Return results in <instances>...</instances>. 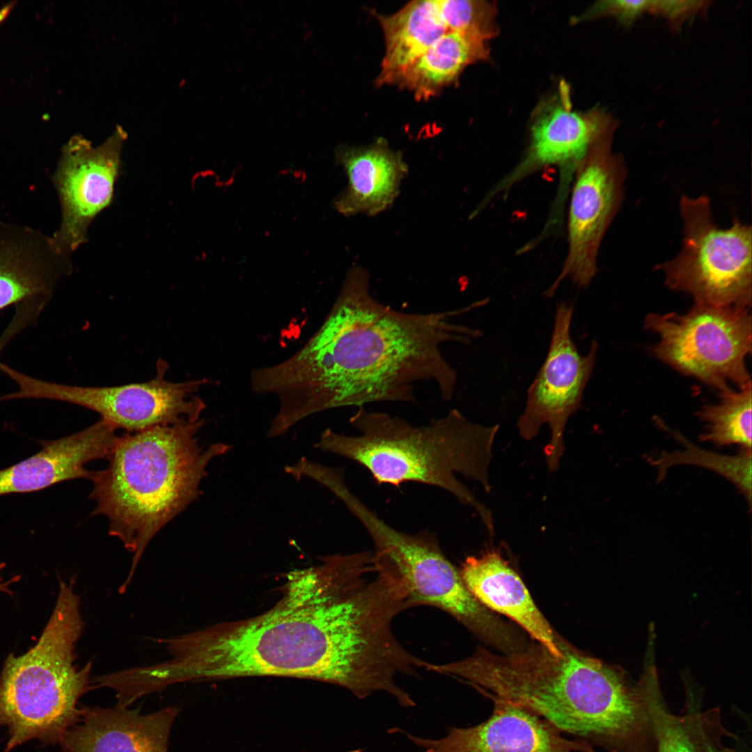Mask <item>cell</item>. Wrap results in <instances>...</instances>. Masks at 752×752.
<instances>
[{
    "label": "cell",
    "instance_id": "7a4b0ae2",
    "mask_svg": "<svg viewBox=\"0 0 752 752\" xmlns=\"http://www.w3.org/2000/svg\"><path fill=\"white\" fill-rule=\"evenodd\" d=\"M474 308L397 311L371 295L366 269L351 267L329 313L308 340L285 360L251 373V390L279 402L267 437H280L309 416L332 409L412 402L415 386L423 382L434 384L442 400H450L457 372L444 348L479 335L455 322Z\"/></svg>",
    "mask_w": 752,
    "mask_h": 752
},
{
    "label": "cell",
    "instance_id": "d6986e66",
    "mask_svg": "<svg viewBox=\"0 0 752 752\" xmlns=\"http://www.w3.org/2000/svg\"><path fill=\"white\" fill-rule=\"evenodd\" d=\"M459 571L468 590L483 606L514 620L552 655H562L558 637L499 551L468 557Z\"/></svg>",
    "mask_w": 752,
    "mask_h": 752
},
{
    "label": "cell",
    "instance_id": "4fadbf2b",
    "mask_svg": "<svg viewBox=\"0 0 752 752\" xmlns=\"http://www.w3.org/2000/svg\"><path fill=\"white\" fill-rule=\"evenodd\" d=\"M125 134L120 129L93 147L76 136L63 148L53 175L61 210L59 228L52 236L59 251L69 256L88 240V228L109 206L120 166Z\"/></svg>",
    "mask_w": 752,
    "mask_h": 752
},
{
    "label": "cell",
    "instance_id": "d4e9b609",
    "mask_svg": "<svg viewBox=\"0 0 752 752\" xmlns=\"http://www.w3.org/2000/svg\"><path fill=\"white\" fill-rule=\"evenodd\" d=\"M684 446L681 451H664L651 461L657 467L658 480H662L668 468L676 464H692L706 467L734 483L744 494L751 506V449H743L737 455H725L700 448L682 434L665 427Z\"/></svg>",
    "mask_w": 752,
    "mask_h": 752
},
{
    "label": "cell",
    "instance_id": "5b68a950",
    "mask_svg": "<svg viewBox=\"0 0 752 752\" xmlns=\"http://www.w3.org/2000/svg\"><path fill=\"white\" fill-rule=\"evenodd\" d=\"M357 436L330 428L320 434L315 447L340 455L366 468L379 485L399 486L416 482L448 492L471 507L490 535L492 513L457 477L479 483L491 491L489 467L499 425L485 426L469 421L458 409L424 425L363 407L350 418Z\"/></svg>",
    "mask_w": 752,
    "mask_h": 752
},
{
    "label": "cell",
    "instance_id": "52a82bcc",
    "mask_svg": "<svg viewBox=\"0 0 752 752\" xmlns=\"http://www.w3.org/2000/svg\"><path fill=\"white\" fill-rule=\"evenodd\" d=\"M705 195L680 201L684 237L679 253L657 265L671 290L695 304L748 309L751 304L752 232L735 218L728 228L715 224Z\"/></svg>",
    "mask_w": 752,
    "mask_h": 752
},
{
    "label": "cell",
    "instance_id": "8fae6325",
    "mask_svg": "<svg viewBox=\"0 0 752 752\" xmlns=\"http://www.w3.org/2000/svg\"><path fill=\"white\" fill-rule=\"evenodd\" d=\"M573 313L571 304L562 302L556 306L547 357L528 390L526 407L517 421L519 433L527 441L538 436L542 425H549L551 438L544 451L551 472L559 467L565 452V428L581 405L597 350L594 340L587 354L579 352L570 336Z\"/></svg>",
    "mask_w": 752,
    "mask_h": 752
},
{
    "label": "cell",
    "instance_id": "30bf717a",
    "mask_svg": "<svg viewBox=\"0 0 752 752\" xmlns=\"http://www.w3.org/2000/svg\"><path fill=\"white\" fill-rule=\"evenodd\" d=\"M368 533L375 558L403 581L414 607L438 608L479 636L510 642L506 629L470 593L434 534L404 533L383 520L374 523Z\"/></svg>",
    "mask_w": 752,
    "mask_h": 752
},
{
    "label": "cell",
    "instance_id": "484cf974",
    "mask_svg": "<svg viewBox=\"0 0 752 752\" xmlns=\"http://www.w3.org/2000/svg\"><path fill=\"white\" fill-rule=\"evenodd\" d=\"M440 16L451 31L479 33L492 38L496 33L493 24L494 5L485 1L437 0Z\"/></svg>",
    "mask_w": 752,
    "mask_h": 752
},
{
    "label": "cell",
    "instance_id": "44dd1931",
    "mask_svg": "<svg viewBox=\"0 0 752 752\" xmlns=\"http://www.w3.org/2000/svg\"><path fill=\"white\" fill-rule=\"evenodd\" d=\"M489 39L479 33L450 31L385 84L406 88L418 101L428 100L455 83L466 67L485 61Z\"/></svg>",
    "mask_w": 752,
    "mask_h": 752
},
{
    "label": "cell",
    "instance_id": "4dcf8cb0",
    "mask_svg": "<svg viewBox=\"0 0 752 752\" xmlns=\"http://www.w3.org/2000/svg\"><path fill=\"white\" fill-rule=\"evenodd\" d=\"M15 3V1H10L0 9V23L8 16Z\"/></svg>",
    "mask_w": 752,
    "mask_h": 752
},
{
    "label": "cell",
    "instance_id": "4316f807",
    "mask_svg": "<svg viewBox=\"0 0 752 752\" xmlns=\"http://www.w3.org/2000/svg\"><path fill=\"white\" fill-rule=\"evenodd\" d=\"M709 1L652 0L648 15L664 19L673 31H679L689 20L705 14Z\"/></svg>",
    "mask_w": 752,
    "mask_h": 752
},
{
    "label": "cell",
    "instance_id": "ffe728a7",
    "mask_svg": "<svg viewBox=\"0 0 752 752\" xmlns=\"http://www.w3.org/2000/svg\"><path fill=\"white\" fill-rule=\"evenodd\" d=\"M336 162L346 173L348 184L334 201V209L350 217L375 216L391 206L400 192L407 166L400 152L384 139L362 147L339 146Z\"/></svg>",
    "mask_w": 752,
    "mask_h": 752
},
{
    "label": "cell",
    "instance_id": "2e32d148",
    "mask_svg": "<svg viewBox=\"0 0 752 752\" xmlns=\"http://www.w3.org/2000/svg\"><path fill=\"white\" fill-rule=\"evenodd\" d=\"M177 707L143 714L116 704L81 707L78 720L66 732L59 752H169Z\"/></svg>",
    "mask_w": 752,
    "mask_h": 752
},
{
    "label": "cell",
    "instance_id": "cb8c5ba5",
    "mask_svg": "<svg viewBox=\"0 0 752 752\" xmlns=\"http://www.w3.org/2000/svg\"><path fill=\"white\" fill-rule=\"evenodd\" d=\"M716 403L706 405L697 415L705 425L702 441L718 446L737 444L751 449V383L733 390L720 391Z\"/></svg>",
    "mask_w": 752,
    "mask_h": 752
},
{
    "label": "cell",
    "instance_id": "ac0fdd59",
    "mask_svg": "<svg viewBox=\"0 0 752 752\" xmlns=\"http://www.w3.org/2000/svg\"><path fill=\"white\" fill-rule=\"evenodd\" d=\"M71 271L69 256L58 250L52 237L0 221V311L31 299H51Z\"/></svg>",
    "mask_w": 752,
    "mask_h": 752
},
{
    "label": "cell",
    "instance_id": "9c48e42d",
    "mask_svg": "<svg viewBox=\"0 0 752 752\" xmlns=\"http://www.w3.org/2000/svg\"><path fill=\"white\" fill-rule=\"evenodd\" d=\"M167 369L161 361L155 375L147 382L86 386L42 380L4 364L1 372L17 384V391L1 395L0 401L27 398L70 403L99 414L117 430L128 432L201 420L206 405L197 393L207 380L171 382L166 377Z\"/></svg>",
    "mask_w": 752,
    "mask_h": 752
},
{
    "label": "cell",
    "instance_id": "9a60e30c",
    "mask_svg": "<svg viewBox=\"0 0 752 752\" xmlns=\"http://www.w3.org/2000/svg\"><path fill=\"white\" fill-rule=\"evenodd\" d=\"M618 127V120L602 109L573 111L563 86L535 118L526 157L496 189L503 190L545 166L577 167L597 143L613 137Z\"/></svg>",
    "mask_w": 752,
    "mask_h": 752
},
{
    "label": "cell",
    "instance_id": "83f0119b",
    "mask_svg": "<svg viewBox=\"0 0 752 752\" xmlns=\"http://www.w3.org/2000/svg\"><path fill=\"white\" fill-rule=\"evenodd\" d=\"M650 0H605L593 5L581 17L592 19L611 17L625 28H629L643 15L648 14Z\"/></svg>",
    "mask_w": 752,
    "mask_h": 752
},
{
    "label": "cell",
    "instance_id": "5bb4252c",
    "mask_svg": "<svg viewBox=\"0 0 752 752\" xmlns=\"http://www.w3.org/2000/svg\"><path fill=\"white\" fill-rule=\"evenodd\" d=\"M491 716L467 728H452L439 739L398 729L421 752H595L592 746L570 739L533 712L494 698Z\"/></svg>",
    "mask_w": 752,
    "mask_h": 752
},
{
    "label": "cell",
    "instance_id": "f1b7e54d",
    "mask_svg": "<svg viewBox=\"0 0 752 752\" xmlns=\"http://www.w3.org/2000/svg\"><path fill=\"white\" fill-rule=\"evenodd\" d=\"M26 328H27L26 321L20 316L14 315L11 322L0 336V354L7 345Z\"/></svg>",
    "mask_w": 752,
    "mask_h": 752
},
{
    "label": "cell",
    "instance_id": "8992f818",
    "mask_svg": "<svg viewBox=\"0 0 752 752\" xmlns=\"http://www.w3.org/2000/svg\"><path fill=\"white\" fill-rule=\"evenodd\" d=\"M84 622L74 580H60L54 609L37 643L6 658L0 675V727L6 751L37 739L58 744L78 720V702L91 688L92 662L77 668L75 647Z\"/></svg>",
    "mask_w": 752,
    "mask_h": 752
},
{
    "label": "cell",
    "instance_id": "3957f363",
    "mask_svg": "<svg viewBox=\"0 0 752 752\" xmlns=\"http://www.w3.org/2000/svg\"><path fill=\"white\" fill-rule=\"evenodd\" d=\"M544 647L498 655L479 649L451 662L449 674L537 714L561 733L609 752H645L652 735L643 691L621 674L558 638Z\"/></svg>",
    "mask_w": 752,
    "mask_h": 752
},
{
    "label": "cell",
    "instance_id": "ba28073f",
    "mask_svg": "<svg viewBox=\"0 0 752 752\" xmlns=\"http://www.w3.org/2000/svg\"><path fill=\"white\" fill-rule=\"evenodd\" d=\"M656 334L652 352L684 375L719 391L751 383L746 360L751 351L748 309L694 304L684 314L650 313L644 320Z\"/></svg>",
    "mask_w": 752,
    "mask_h": 752
},
{
    "label": "cell",
    "instance_id": "e0dca14e",
    "mask_svg": "<svg viewBox=\"0 0 752 752\" xmlns=\"http://www.w3.org/2000/svg\"><path fill=\"white\" fill-rule=\"evenodd\" d=\"M117 429L100 419L69 436L42 442V449L0 470V496L39 491L77 478L93 480L97 471L86 469L91 461L109 457L118 436Z\"/></svg>",
    "mask_w": 752,
    "mask_h": 752
},
{
    "label": "cell",
    "instance_id": "7c38bea8",
    "mask_svg": "<svg viewBox=\"0 0 752 752\" xmlns=\"http://www.w3.org/2000/svg\"><path fill=\"white\" fill-rule=\"evenodd\" d=\"M613 137L597 143L577 166L568 217V252L563 270L545 292L551 297L566 277L586 287L597 273L603 237L624 197L627 170L611 150Z\"/></svg>",
    "mask_w": 752,
    "mask_h": 752
},
{
    "label": "cell",
    "instance_id": "603a6c76",
    "mask_svg": "<svg viewBox=\"0 0 752 752\" xmlns=\"http://www.w3.org/2000/svg\"><path fill=\"white\" fill-rule=\"evenodd\" d=\"M657 752H716L699 714L677 716L663 703L654 670L641 680Z\"/></svg>",
    "mask_w": 752,
    "mask_h": 752
},
{
    "label": "cell",
    "instance_id": "6da1fadb",
    "mask_svg": "<svg viewBox=\"0 0 752 752\" xmlns=\"http://www.w3.org/2000/svg\"><path fill=\"white\" fill-rule=\"evenodd\" d=\"M320 560L288 573L282 597L266 612L182 635L187 679L290 677L369 696L394 657L392 605L357 555Z\"/></svg>",
    "mask_w": 752,
    "mask_h": 752
},
{
    "label": "cell",
    "instance_id": "277c9868",
    "mask_svg": "<svg viewBox=\"0 0 752 752\" xmlns=\"http://www.w3.org/2000/svg\"><path fill=\"white\" fill-rule=\"evenodd\" d=\"M203 423L201 418L119 436L107 468L92 480L93 515L105 516L109 535L133 554L120 594L152 538L197 499L209 463L232 448L221 442L201 446L197 434Z\"/></svg>",
    "mask_w": 752,
    "mask_h": 752
},
{
    "label": "cell",
    "instance_id": "7402d4cb",
    "mask_svg": "<svg viewBox=\"0 0 752 752\" xmlns=\"http://www.w3.org/2000/svg\"><path fill=\"white\" fill-rule=\"evenodd\" d=\"M384 36L385 51L377 86L384 85L446 33L437 0L410 1L390 15L375 13Z\"/></svg>",
    "mask_w": 752,
    "mask_h": 752
},
{
    "label": "cell",
    "instance_id": "f546056e",
    "mask_svg": "<svg viewBox=\"0 0 752 752\" xmlns=\"http://www.w3.org/2000/svg\"><path fill=\"white\" fill-rule=\"evenodd\" d=\"M5 566L6 564L4 563H0V573ZM19 579L20 577L19 575H15L11 579L4 581L0 575V591L8 593L10 595H13V592L10 589V586L13 583L17 582Z\"/></svg>",
    "mask_w": 752,
    "mask_h": 752
}]
</instances>
